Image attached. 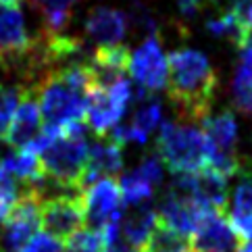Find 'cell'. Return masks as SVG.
Returning a JSON list of instances; mask_svg holds the SVG:
<instances>
[{"label":"cell","mask_w":252,"mask_h":252,"mask_svg":"<svg viewBox=\"0 0 252 252\" xmlns=\"http://www.w3.org/2000/svg\"><path fill=\"white\" fill-rule=\"evenodd\" d=\"M167 94L177 115L200 123L211 115L219 75L206 55L194 48H179L167 57Z\"/></svg>","instance_id":"1"},{"label":"cell","mask_w":252,"mask_h":252,"mask_svg":"<svg viewBox=\"0 0 252 252\" xmlns=\"http://www.w3.org/2000/svg\"><path fill=\"white\" fill-rule=\"evenodd\" d=\"M157 152L173 175L198 173L211 158V146L204 133L184 123H160Z\"/></svg>","instance_id":"2"},{"label":"cell","mask_w":252,"mask_h":252,"mask_svg":"<svg viewBox=\"0 0 252 252\" xmlns=\"http://www.w3.org/2000/svg\"><path fill=\"white\" fill-rule=\"evenodd\" d=\"M33 92L40 104L44 129H61L69 123L84 121L88 94L71 88L55 69L33 84Z\"/></svg>","instance_id":"3"},{"label":"cell","mask_w":252,"mask_h":252,"mask_svg":"<svg viewBox=\"0 0 252 252\" xmlns=\"http://www.w3.org/2000/svg\"><path fill=\"white\" fill-rule=\"evenodd\" d=\"M133 98V88L127 79H119L106 88L94 86L86 96V115L88 127L96 136L106 138L115 125H119L125 111Z\"/></svg>","instance_id":"4"},{"label":"cell","mask_w":252,"mask_h":252,"mask_svg":"<svg viewBox=\"0 0 252 252\" xmlns=\"http://www.w3.org/2000/svg\"><path fill=\"white\" fill-rule=\"evenodd\" d=\"M33 42L19 6L0 4V67L23 75Z\"/></svg>","instance_id":"5"},{"label":"cell","mask_w":252,"mask_h":252,"mask_svg":"<svg viewBox=\"0 0 252 252\" xmlns=\"http://www.w3.org/2000/svg\"><path fill=\"white\" fill-rule=\"evenodd\" d=\"M42 194L35 188H25L13 204L0 227V252H19L40 225Z\"/></svg>","instance_id":"6"},{"label":"cell","mask_w":252,"mask_h":252,"mask_svg":"<svg viewBox=\"0 0 252 252\" xmlns=\"http://www.w3.org/2000/svg\"><path fill=\"white\" fill-rule=\"evenodd\" d=\"M86 211L82 192H57L42 198L40 206V225L50 236L67 240L75 231L84 229Z\"/></svg>","instance_id":"7"},{"label":"cell","mask_w":252,"mask_h":252,"mask_svg":"<svg viewBox=\"0 0 252 252\" xmlns=\"http://www.w3.org/2000/svg\"><path fill=\"white\" fill-rule=\"evenodd\" d=\"M127 71L131 77L136 79L140 90L146 94L158 92L167 84V57L163 52V44H160V35L152 32L146 35L140 46L129 52V65Z\"/></svg>","instance_id":"8"},{"label":"cell","mask_w":252,"mask_h":252,"mask_svg":"<svg viewBox=\"0 0 252 252\" xmlns=\"http://www.w3.org/2000/svg\"><path fill=\"white\" fill-rule=\"evenodd\" d=\"M86 223L92 229H102L106 223L117 221L123 213L121 188L113 177H102L82 190Z\"/></svg>","instance_id":"9"},{"label":"cell","mask_w":252,"mask_h":252,"mask_svg":"<svg viewBox=\"0 0 252 252\" xmlns=\"http://www.w3.org/2000/svg\"><path fill=\"white\" fill-rule=\"evenodd\" d=\"M209 213H211V209H206L200 202H196L194 198L175 194L169 190L157 215L163 225H167V227H171L177 233H182V236L192 238L194 231L198 229V225L202 223V219Z\"/></svg>","instance_id":"10"},{"label":"cell","mask_w":252,"mask_h":252,"mask_svg":"<svg viewBox=\"0 0 252 252\" xmlns=\"http://www.w3.org/2000/svg\"><path fill=\"white\" fill-rule=\"evenodd\" d=\"M42 127H44V123H42L40 104H38V98H35L33 86H25L23 98H21L19 106H17V111L11 119V125H8V129L4 133V142L8 146L19 150L38 138Z\"/></svg>","instance_id":"11"},{"label":"cell","mask_w":252,"mask_h":252,"mask_svg":"<svg viewBox=\"0 0 252 252\" xmlns=\"http://www.w3.org/2000/svg\"><path fill=\"white\" fill-rule=\"evenodd\" d=\"M194 252H236L242 244L225 213L211 211L190 238Z\"/></svg>","instance_id":"12"},{"label":"cell","mask_w":252,"mask_h":252,"mask_svg":"<svg viewBox=\"0 0 252 252\" xmlns=\"http://www.w3.org/2000/svg\"><path fill=\"white\" fill-rule=\"evenodd\" d=\"M129 30V17L109 6H98L90 11L84 23V33L90 42L98 46H109V44H121Z\"/></svg>","instance_id":"13"},{"label":"cell","mask_w":252,"mask_h":252,"mask_svg":"<svg viewBox=\"0 0 252 252\" xmlns=\"http://www.w3.org/2000/svg\"><path fill=\"white\" fill-rule=\"evenodd\" d=\"M94 77V86L106 88L125 77L129 65V48L123 44H109V46H98L92 55V61L88 63Z\"/></svg>","instance_id":"14"},{"label":"cell","mask_w":252,"mask_h":252,"mask_svg":"<svg viewBox=\"0 0 252 252\" xmlns=\"http://www.w3.org/2000/svg\"><path fill=\"white\" fill-rule=\"evenodd\" d=\"M202 133L211 146V157L236 155L238 142V123L231 111H221L219 115H209L200 121Z\"/></svg>","instance_id":"15"},{"label":"cell","mask_w":252,"mask_h":252,"mask_svg":"<svg viewBox=\"0 0 252 252\" xmlns=\"http://www.w3.org/2000/svg\"><path fill=\"white\" fill-rule=\"evenodd\" d=\"M123 169V152L121 146L111 140L96 142L90 146L86 169H84V188L88 184L102 177H115Z\"/></svg>","instance_id":"16"},{"label":"cell","mask_w":252,"mask_h":252,"mask_svg":"<svg viewBox=\"0 0 252 252\" xmlns=\"http://www.w3.org/2000/svg\"><path fill=\"white\" fill-rule=\"evenodd\" d=\"M157 223H158V215L155 209H152L150 202L133 204V206H127L125 213H121L119 231L129 244L144 248L152 229L157 227Z\"/></svg>","instance_id":"17"},{"label":"cell","mask_w":252,"mask_h":252,"mask_svg":"<svg viewBox=\"0 0 252 252\" xmlns=\"http://www.w3.org/2000/svg\"><path fill=\"white\" fill-rule=\"evenodd\" d=\"M227 221L240 242L252 240V175H246L233 190Z\"/></svg>","instance_id":"18"},{"label":"cell","mask_w":252,"mask_h":252,"mask_svg":"<svg viewBox=\"0 0 252 252\" xmlns=\"http://www.w3.org/2000/svg\"><path fill=\"white\" fill-rule=\"evenodd\" d=\"M42 19V33H67L71 8L79 0H28Z\"/></svg>","instance_id":"19"},{"label":"cell","mask_w":252,"mask_h":252,"mask_svg":"<svg viewBox=\"0 0 252 252\" xmlns=\"http://www.w3.org/2000/svg\"><path fill=\"white\" fill-rule=\"evenodd\" d=\"M233 104L240 113L252 117V44L242 48L238 69L233 73Z\"/></svg>","instance_id":"20"},{"label":"cell","mask_w":252,"mask_h":252,"mask_svg":"<svg viewBox=\"0 0 252 252\" xmlns=\"http://www.w3.org/2000/svg\"><path fill=\"white\" fill-rule=\"evenodd\" d=\"M142 250L144 252H194L190 238L173 231L160 221L157 223V227L152 229L150 238L146 240V244H144Z\"/></svg>","instance_id":"21"},{"label":"cell","mask_w":252,"mask_h":252,"mask_svg":"<svg viewBox=\"0 0 252 252\" xmlns=\"http://www.w3.org/2000/svg\"><path fill=\"white\" fill-rule=\"evenodd\" d=\"M25 92V86H6L0 88V140H4V133L11 125V119L19 106Z\"/></svg>","instance_id":"22"},{"label":"cell","mask_w":252,"mask_h":252,"mask_svg":"<svg viewBox=\"0 0 252 252\" xmlns=\"http://www.w3.org/2000/svg\"><path fill=\"white\" fill-rule=\"evenodd\" d=\"M63 252H104V238L98 229H79L67 238Z\"/></svg>","instance_id":"23"},{"label":"cell","mask_w":252,"mask_h":252,"mask_svg":"<svg viewBox=\"0 0 252 252\" xmlns=\"http://www.w3.org/2000/svg\"><path fill=\"white\" fill-rule=\"evenodd\" d=\"M19 198V188H17V179L8 173V171L0 165V225L4 223L6 215L11 213L13 204Z\"/></svg>","instance_id":"24"},{"label":"cell","mask_w":252,"mask_h":252,"mask_svg":"<svg viewBox=\"0 0 252 252\" xmlns=\"http://www.w3.org/2000/svg\"><path fill=\"white\" fill-rule=\"evenodd\" d=\"M63 248H65L63 240L50 236V233H33L19 252H63Z\"/></svg>","instance_id":"25"},{"label":"cell","mask_w":252,"mask_h":252,"mask_svg":"<svg viewBox=\"0 0 252 252\" xmlns=\"http://www.w3.org/2000/svg\"><path fill=\"white\" fill-rule=\"evenodd\" d=\"M140 179H144L148 186L157 188L160 182H163V165H160V158L158 157H146L142 163L133 169Z\"/></svg>","instance_id":"26"},{"label":"cell","mask_w":252,"mask_h":252,"mask_svg":"<svg viewBox=\"0 0 252 252\" xmlns=\"http://www.w3.org/2000/svg\"><path fill=\"white\" fill-rule=\"evenodd\" d=\"M227 11L236 17L238 23L248 33H252V0H229Z\"/></svg>","instance_id":"27"},{"label":"cell","mask_w":252,"mask_h":252,"mask_svg":"<svg viewBox=\"0 0 252 252\" xmlns=\"http://www.w3.org/2000/svg\"><path fill=\"white\" fill-rule=\"evenodd\" d=\"M175 2L179 6V11H182V15L192 17V15H196L198 11H200V6H202L204 0H175Z\"/></svg>","instance_id":"28"},{"label":"cell","mask_w":252,"mask_h":252,"mask_svg":"<svg viewBox=\"0 0 252 252\" xmlns=\"http://www.w3.org/2000/svg\"><path fill=\"white\" fill-rule=\"evenodd\" d=\"M236 252H252V240H248V242H242V244L236 248Z\"/></svg>","instance_id":"29"},{"label":"cell","mask_w":252,"mask_h":252,"mask_svg":"<svg viewBox=\"0 0 252 252\" xmlns=\"http://www.w3.org/2000/svg\"><path fill=\"white\" fill-rule=\"evenodd\" d=\"M21 2H25V0H0V4H6V6H19Z\"/></svg>","instance_id":"30"}]
</instances>
